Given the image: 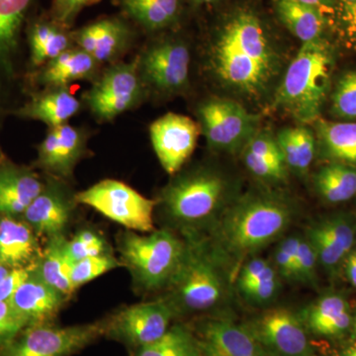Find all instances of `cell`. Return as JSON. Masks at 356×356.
I'll use <instances>...</instances> for the list:
<instances>
[{
	"mask_svg": "<svg viewBox=\"0 0 356 356\" xmlns=\"http://www.w3.org/2000/svg\"><path fill=\"white\" fill-rule=\"evenodd\" d=\"M295 145H296L298 168L297 175H303L308 172L309 168L315 159L317 149V140L315 135L306 127L293 128Z\"/></svg>",
	"mask_w": 356,
	"mask_h": 356,
	"instance_id": "41",
	"label": "cell"
},
{
	"mask_svg": "<svg viewBox=\"0 0 356 356\" xmlns=\"http://www.w3.org/2000/svg\"><path fill=\"white\" fill-rule=\"evenodd\" d=\"M139 58L129 64H116L103 72L84 95L91 113L102 121H111L134 108L142 98Z\"/></svg>",
	"mask_w": 356,
	"mask_h": 356,
	"instance_id": "10",
	"label": "cell"
},
{
	"mask_svg": "<svg viewBox=\"0 0 356 356\" xmlns=\"http://www.w3.org/2000/svg\"><path fill=\"white\" fill-rule=\"evenodd\" d=\"M217 0H197V3H213V2H216Z\"/></svg>",
	"mask_w": 356,
	"mask_h": 356,
	"instance_id": "54",
	"label": "cell"
},
{
	"mask_svg": "<svg viewBox=\"0 0 356 356\" xmlns=\"http://www.w3.org/2000/svg\"><path fill=\"white\" fill-rule=\"evenodd\" d=\"M72 36L79 48L100 64L111 62L123 53L130 31L123 21L108 18L84 26Z\"/></svg>",
	"mask_w": 356,
	"mask_h": 356,
	"instance_id": "19",
	"label": "cell"
},
{
	"mask_svg": "<svg viewBox=\"0 0 356 356\" xmlns=\"http://www.w3.org/2000/svg\"><path fill=\"white\" fill-rule=\"evenodd\" d=\"M274 268L270 261L261 257H252L248 259L238 269L236 273V287L247 286L248 284L261 280L267 273Z\"/></svg>",
	"mask_w": 356,
	"mask_h": 356,
	"instance_id": "43",
	"label": "cell"
},
{
	"mask_svg": "<svg viewBox=\"0 0 356 356\" xmlns=\"http://www.w3.org/2000/svg\"><path fill=\"white\" fill-rule=\"evenodd\" d=\"M314 185L318 195L327 202H346L356 195V168L330 163L314 175Z\"/></svg>",
	"mask_w": 356,
	"mask_h": 356,
	"instance_id": "28",
	"label": "cell"
},
{
	"mask_svg": "<svg viewBox=\"0 0 356 356\" xmlns=\"http://www.w3.org/2000/svg\"><path fill=\"white\" fill-rule=\"evenodd\" d=\"M301 236L292 235L283 238L274 254V267L281 278L295 281L297 252Z\"/></svg>",
	"mask_w": 356,
	"mask_h": 356,
	"instance_id": "39",
	"label": "cell"
},
{
	"mask_svg": "<svg viewBox=\"0 0 356 356\" xmlns=\"http://www.w3.org/2000/svg\"><path fill=\"white\" fill-rule=\"evenodd\" d=\"M191 51L180 41H165L139 58L140 79L165 93L179 92L188 83Z\"/></svg>",
	"mask_w": 356,
	"mask_h": 356,
	"instance_id": "13",
	"label": "cell"
},
{
	"mask_svg": "<svg viewBox=\"0 0 356 356\" xmlns=\"http://www.w3.org/2000/svg\"><path fill=\"white\" fill-rule=\"evenodd\" d=\"M136 356H202V350L188 327L175 325L158 341L138 348Z\"/></svg>",
	"mask_w": 356,
	"mask_h": 356,
	"instance_id": "31",
	"label": "cell"
},
{
	"mask_svg": "<svg viewBox=\"0 0 356 356\" xmlns=\"http://www.w3.org/2000/svg\"><path fill=\"white\" fill-rule=\"evenodd\" d=\"M86 144V134L69 124L50 128L39 146L38 165L55 177H70Z\"/></svg>",
	"mask_w": 356,
	"mask_h": 356,
	"instance_id": "16",
	"label": "cell"
},
{
	"mask_svg": "<svg viewBox=\"0 0 356 356\" xmlns=\"http://www.w3.org/2000/svg\"><path fill=\"white\" fill-rule=\"evenodd\" d=\"M9 271H10V268L6 266H4L3 264L0 262V282H1V281L6 277L7 274L9 273Z\"/></svg>",
	"mask_w": 356,
	"mask_h": 356,
	"instance_id": "51",
	"label": "cell"
},
{
	"mask_svg": "<svg viewBox=\"0 0 356 356\" xmlns=\"http://www.w3.org/2000/svg\"><path fill=\"white\" fill-rule=\"evenodd\" d=\"M121 266H124L123 262L119 261L110 254L89 257L74 262L70 267V274L72 287L76 290L89 281Z\"/></svg>",
	"mask_w": 356,
	"mask_h": 356,
	"instance_id": "34",
	"label": "cell"
},
{
	"mask_svg": "<svg viewBox=\"0 0 356 356\" xmlns=\"http://www.w3.org/2000/svg\"><path fill=\"white\" fill-rule=\"evenodd\" d=\"M292 1L301 2V3L308 4V6L318 7H329L334 4V0H292Z\"/></svg>",
	"mask_w": 356,
	"mask_h": 356,
	"instance_id": "49",
	"label": "cell"
},
{
	"mask_svg": "<svg viewBox=\"0 0 356 356\" xmlns=\"http://www.w3.org/2000/svg\"><path fill=\"white\" fill-rule=\"evenodd\" d=\"M275 137L288 170L297 172L298 159H297L296 145H295L294 135H293V128L282 129Z\"/></svg>",
	"mask_w": 356,
	"mask_h": 356,
	"instance_id": "46",
	"label": "cell"
},
{
	"mask_svg": "<svg viewBox=\"0 0 356 356\" xmlns=\"http://www.w3.org/2000/svg\"><path fill=\"white\" fill-rule=\"evenodd\" d=\"M129 16L149 30L172 24L177 18L179 0H122Z\"/></svg>",
	"mask_w": 356,
	"mask_h": 356,
	"instance_id": "32",
	"label": "cell"
},
{
	"mask_svg": "<svg viewBox=\"0 0 356 356\" xmlns=\"http://www.w3.org/2000/svg\"><path fill=\"white\" fill-rule=\"evenodd\" d=\"M281 22L302 44L322 38L325 21L318 7L292 0H274Z\"/></svg>",
	"mask_w": 356,
	"mask_h": 356,
	"instance_id": "26",
	"label": "cell"
},
{
	"mask_svg": "<svg viewBox=\"0 0 356 356\" xmlns=\"http://www.w3.org/2000/svg\"><path fill=\"white\" fill-rule=\"evenodd\" d=\"M344 261H346V276L353 286L356 288V250H351Z\"/></svg>",
	"mask_w": 356,
	"mask_h": 356,
	"instance_id": "48",
	"label": "cell"
},
{
	"mask_svg": "<svg viewBox=\"0 0 356 356\" xmlns=\"http://www.w3.org/2000/svg\"><path fill=\"white\" fill-rule=\"evenodd\" d=\"M245 325L266 356H317L301 318L287 309H267Z\"/></svg>",
	"mask_w": 356,
	"mask_h": 356,
	"instance_id": "11",
	"label": "cell"
},
{
	"mask_svg": "<svg viewBox=\"0 0 356 356\" xmlns=\"http://www.w3.org/2000/svg\"><path fill=\"white\" fill-rule=\"evenodd\" d=\"M44 186L28 168L13 165L0 166V214L23 215Z\"/></svg>",
	"mask_w": 356,
	"mask_h": 356,
	"instance_id": "21",
	"label": "cell"
},
{
	"mask_svg": "<svg viewBox=\"0 0 356 356\" xmlns=\"http://www.w3.org/2000/svg\"><path fill=\"white\" fill-rule=\"evenodd\" d=\"M76 203L84 204L103 216L129 229L154 231V210L156 201L118 180L106 179L74 196Z\"/></svg>",
	"mask_w": 356,
	"mask_h": 356,
	"instance_id": "9",
	"label": "cell"
},
{
	"mask_svg": "<svg viewBox=\"0 0 356 356\" xmlns=\"http://www.w3.org/2000/svg\"><path fill=\"white\" fill-rule=\"evenodd\" d=\"M39 255L36 233L15 217L0 218V262L10 269L36 264Z\"/></svg>",
	"mask_w": 356,
	"mask_h": 356,
	"instance_id": "22",
	"label": "cell"
},
{
	"mask_svg": "<svg viewBox=\"0 0 356 356\" xmlns=\"http://www.w3.org/2000/svg\"><path fill=\"white\" fill-rule=\"evenodd\" d=\"M65 243L67 238L63 234L49 238L46 250L36 262L35 273L47 284L69 298L76 290L70 281V267L72 264L65 254Z\"/></svg>",
	"mask_w": 356,
	"mask_h": 356,
	"instance_id": "27",
	"label": "cell"
},
{
	"mask_svg": "<svg viewBox=\"0 0 356 356\" xmlns=\"http://www.w3.org/2000/svg\"><path fill=\"white\" fill-rule=\"evenodd\" d=\"M341 356H356V341L348 346L341 353Z\"/></svg>",
	"mask_w": 356,
	"mask_h": 356,
	"instance_id": "50",
	"label": "cell"
},
{
	"mask_svg": "<svg viewBox=\"0 0 356 356\" xmlns=\"http://www.w3.org/2000/svg\"><path fill=\"white\" fill-rule=\"evenodd\" d=\"M343 6H351V4H355L356 0H341Z\"/></svg>",
	"mask_w": 356,
	"mask_h": 356,
	"instance_id": "53",
	"label": "cell"
},
{
	"mask_svg": "<svg viewBox=\"0 0 356 356\" xmlns=\"http://www.w3.org/2000/svg\"><path fill=\"white\" fill-rule=\"evenodd\" d=\"M320 153L331 163L356 168V122H315Z\"/></svg>",
	"mask_w": 356,
	"mask_h": 356,
	"instance_id": "25",
	"label": "cell"
},
{
	"mask_svg": "<svg viewBox=\"0 0 356 356\" xmlns=\"http://www.w3.org/2000/svg\"><path fill=\"white\" fill-rule=\"evenodd\" d=\"M317 254L306 236H301L297 252L295 281L308 285L316 284L317 281Z\"/></svg>",
	"mask_w": 356,
	"mask_h": 356,
	"instance_id": "40",
	"label": "cell"
},
{
	"mask_svg": "<svg viewBox=\"0 0 356 356\" xmlns=\"http://www.w3.org/2000/svg\"><path fill=\"white\" fill-rule=\"evenodd\" d=\"M123 266L134 280L147 290L168 285L179 268L185 252V242L168 229L140 236L125 232L119 240Z\"/></svg>",
	"mask_w": 356,
	"mask_h": 356,
	"instance_id": "6",
	"label": "cell"
},
{
	"mask_svg": "<svg viewBox=\"0 0 356 356\" xmlns=\"http://www.w3.org/2000/svg\"><path fill=\"white\" fill-rule=\"evenodd\" d=\"M72 211V202L65 191L58 184H51L44 187L23 217L36 235L51 238L62 235L69 224Z\"/></svg>",
	"mask_w": 356,
	"mask_h": 356,
	"instance_id": "18",
	"label": "cell"
},
{
	"mask_svg": "<svg viewBox=\"0 0 356 356\" xmlns=\"http://www.w3.org/2000/svg\"><path fill=\"white\" fill-rule=\"evenodd\" d=\"M28 325L10 303L0 301V348L11 343Z\"/></svg>",
	"mask_w": 356,
	"mask_h": 356,
	"instance_id": "42",
	"label": "cell"
},
{
	"mask_svg": "<svg viewBox=\"0 0 356 356\" xmlns=\"http://www.w3.org/2000/svg\"><path fill=\"white\" fill-rule=\"evenodd\" d=\"M281 288V277L275 267L261 280L240 288L238 292L248 304L254 307H266L277 298Z\"/></svg>",
	"mask_w": 356,
	"mask_h": 356,
	"instance_id": "35",
	"label": "cell"
},
{
	"mask_svg": "<svg viewBox=\"0 0 356 356\" xmlns=\"http://www.w3.org/2000/svg\"><path fill=\"white\" fill-rule=\"evenodd\" d=\"M332 47L318 38L302 44L274 93L273 109L302 124L315 123L331 86Z\"/></svg>",
	"mask_w": 356,
	"mask_h": 356,
	"instance_id": "3",
	"label": "cell"
},
{
	"mask_svg": "<svg viewBox=\"0 0 356 356\" xmlns=\"http://www.w3.org/2000/svg\"><path fill=\"white\" fill-rule=\"evenodd\" d=\"M291 198L270 189L250 191L229 204L211 226L206 242L229 275L280 238L296 217Z\"/></svg>",
	"mask_w": 356,
	"mask_h": 356,
	"instance_id": "1",
	"label": "cell"
},
{
	"mask_svg": "<svg viewBox=\"0 0 356 356\" xmlns=\"http://www.w3.org/2000/svg\"><path fill=\"white\" fill-rule=\"evenodd\" d=\"M108 320L91 324L54 327L28 325L11 343L0 348V356H70L107 332Z\"/></svg>",
	"mask_w": 356,
	"mask_h": 356,
	"instance_id": "7",
	"label": "cell"
},
{
	"mask_svg": "<svg viewBox=\"0 0 356 356\" xmlns=\"http://www.w3.org/2000/svg\"><path fill=\"white\" fill-rule=\"evenodd\" d=\"M35 264H36L30 266L10 269L6 277L0 282V301L9 303L21 285L31 275Z\"/></svg>",
	"mask_w": 356,
	"mask_h": 356,
	"instance_id": "45",
	"label": "cell"
},
{
	"mask_svg": "<svg viewBox=\"0 0 356 356\" xmlns=\"http://www.w3.org/2000/svg\"><path fill=\"white\" fill-rule=\"evenodd\" d=\"M199 344L206 356H266L245 325L213 318L199 327Z\"/></svg>",
	"mask_w": 356,
	"mask_h": 356,
	"instance_id": "15",
	"label": "cell"
},
{
	"mask_svg": "<svg viewBox=\"0 0 356 356\" xmlns=\"http://www.w3.org/2000/svg\"><path fill=\"white\" fill-rule=\"evenodd\" d=\"M201 128L184 115L168 113L149 127L152 144L159 163L168 175H175L193 153Z\"/></svg>",
	"mask_w": 356,
	"mask_h": 356,
	"instance_id": "14",
	"label": "cell"
},
{
	"mask_svg": "<svg viewBox=\"0 0 356 356\" xmlns=\"http://www.w3.org/2000/svg\"><path fill=\"white\" fill-rule=\"evenodd\" d=\"M81 109V102L72 95L67 86L48 88L18 111L19 116L34 119L50 128L67 124Z\"/></svg>",
	"mask_w": 356,
	"mask_h": 356,
	"instance_id": "23",
	"label": "cell"
},
{
	"mask_svg": "<svg viewBox=\"0 0 356 356\" xmlns=\"http://www.w3.org/2000/svg\"><path fill=\"white\" fill-rule=\"evenodd\" d=\"M327 238L344 255L348 257L355 240V229L348 218L337 215L325 218L311 225Z\"/></svg>",
	"mask_w": 356,
	"mask_h": 356,
	"instance_id": "33",
	"label": "cell"
},
{
	"mask_svg": "<svg viewBox=\"0 0 356 356\" xmlns=\"http://www.w3.org/2000/svg\"><path fill=\"white\" fill-rule=\"evenodd\" d=\"M98 63L81 48H70L43 65L38 81L47 88L67 86L95 76Z\"/></svg>",
	"mask_w": 356,
	"mask_h": 356,
	"instance_id": "24",
	"label": "cell"
},
{
	"mask_svg": "<svg viewBox=\"0 0 356 356\" xmlns=\"http://www.w3.org/2000/svg\"><path fill=\"white\" fill-rule=\"evenodd\" d=\"M32 0H0V67L9 69Z\"/></svg>",
	"mask_w": 356,
	"mask_h": 356,
	"instance_id": "30",
	"label": "cell"
},
{
	"mask_svg": "<svg viewBox=\"0 0 356 356\" xmlns=\"http://www.w3.org/2000/svg\"><path fill=\"white\" fill-rule=\"evenodd\" d=\"M209 65L225 88L259 99L280 72V56L259 16L238 11L217 33L210 47Z\"/></svg>",
	"mask_w": 356,
	"mask_h": 356,
	"instance_id": "2",
	"label": "cell"
},
{
	"mask_svg": "<svg viewBox=\"0 0 356 356\" xmlns=\"http://www.w3.org/2000/svg\"><path fill=\"white\" fill-rule=\"evenodd\" d=\"M67 299L62 293L47 284L35 273L34 267L31 275L21 285L9 303L28 325H43L50 324Z\"/></svg>",
	"mask_w": 356,
	"mask_h": 356,
	"instance_id": "17",
	"label": "cell"
},
{
	"mask_svg": "<svg viewBox=\"0 0 356 356\" xmlns=\"http://www.w3.org/2000/svg\"><path fill=\"white\" fill-rule=\"evenodd\" d=\"M241 153L245 168L254 177L270 184L286 181L290 172L286 165L261 158L248 149H243Z\"/></svg>",
	"mask_w": 356,
	"mask_h": 356,
	"instance_id": "38",
	"label": "cell"
},
{
	"mask_svg": "<svg viewBox=\"0 0 356 356\" xmlns=\"http://www.w3.org/2000/svg\"><path fill=\"white\" fill-rule=\"evenodd\" d=\"M197 115L201 134L210 147L221 153L242 152L259 129V115L231 98H210L199 105Z\"/></svg>",
	"mask_w": 356,
	"mask_h": 356,
	"instance_id": "8",
	"label": "cell"
},
{
	"mask_svg": "<svg viewBox=\"0 0 356 356\" xmlns=\"http://www.w3.org/2000/svg\"><path fill=\"white\" fill-rule=\"evenodd\" d=\"M299 316L307 331L318 337L343 336L353 325L350 305L337 293L323 295Z\"/></svg>",
	"mask_w": 356,
	"mask_h": 356,
	"instance_id": "20",
	"label": "cell"
},
{
	"mask_svg": "<svg viewBox=\"0 0 356 356\" xmlns=\"http://www.w3.org/2000/svg\"><path fill=\"white\" fill-rule=\"evenodd\" d=\"M99 1L100 0H54V18L57 24L62 27H69L83 8Z\"/></svg>",
	"mask_w": 356,
	"mask_h": 356,
	"instance_id": "44",
	"label": "cell"
},
{
	"mask_svg": "<svg viewBox=\"0 0 356 356\" xmlns=\"http://www.w3.org/2000/svg\"><path fill=\"white\" fill-rule=\"evenodd\" d=\"M341 22L346 34L350 38L356 39V3L343 6Z\"/></svg>",
	"mask_w": 356,
	"mask_h": 356,
	"instance_id": "47",
	"label": "cell"
},
{
	"mask_svg": "<svg viewBox=\"0 0 356 356\" xmlns=\"http://www.w3.org/2000/svg\"><path fill=\"white\" fill-rule=\"evenodd\" d=\"M332 112L346 120L356 119V70L346 72L332 93Z\"/></svg>",
	"mask_w": 356,
	"mask_h": 356,
	"instance_id": "36",
	"label": "cell"
},
{
	"mask_svg": "<svg viewBox=\"0 0 356 356\" xmlns=\"http://www.w3.org/2000/svg\"><path fill=\"white\" fill-rule=\"evenodd\" d=\"M161 199L168 214L189 231L204 222L213 224L235 198L226 177L200 168L175 178Z\"/></svg>",
	"mask_w": 356,
	"mask_h": 356,
	"instance_id": "5",
	"label": "cell"
},
{
	"mask_svg": "<svg viewBox=\"0 0 356 356\" xmlns=\"http://www.w3.org/2000/svg\"><path fill=\"white\" fill-rule=\"evenodd\" d=\"M227 269L218 261L207 243L188 231L184 259L170 281L168 298L175 316L200 313L222 305L228 296Z\"/></svg>",
	"mask_w": 356,
	"mask_h": 356,
	"instance_id": "4",
	"label": "cell"
},
{
	"mask_svg": "<svg viewBox=\"0 0 356 356\" xmlns=\"http://www.w3.org/2000/svg\"><path fill=\"white\" fill-rule=\"evenodd\" d=\"M175 316L168 299L136 304L107 318L106 334L140 348L161 339L170 329Z\"/></svg>",
	"mask_w": 356,
	"mask_h": 356,
	"instance_id": "12",
	"label": "cell"
},
{
	"mask_svg": "<svg viewBox=\"0 0 356 356\" xmlns=\"http://www.w3.org/2000/svg\"><path fill=\"white\" fill-rule=\"evenodd\" d=\"M65 254L72 264L86 259L108 254L106 245L102 236L95 232L83 229L79 232L70 241L65 243Z\"/></svg>",
	"mask_w": 356,
	"mask_h": 356,
	"instance_id": "37",
	"label": "cell"
},
{
	"mask_svg": "<svg viewBox=\"0 0 356 356\" xmlns=\"http://www.w3.org/2000/svg\"><path fill=\"white\" fill-rule=\"evenodd\" d=\"M72 36L57 23L38 22L29 33L32 64L40 67L72 48Z\"/></svg>",
	"mask_w": 356,
	"mask_h": 356,
	"instance_id": "29",
	"label": "cell"
},
{
	"mask_svg": "<svg viewBox=\"0 0 356 356\" xmlns=\"http://www.w3.org/2000/svg\"><path fill=\"white\" fill-rule=\"evenodd\" d=\"M351 327H353V336H355L356 339V314L355 317H353V325H351Z\"/></svg>",
	"mask_w": 356,
	"mask_h": 356,
	"instance_id": "52",
	"label": "cell"
}]
</instances>
